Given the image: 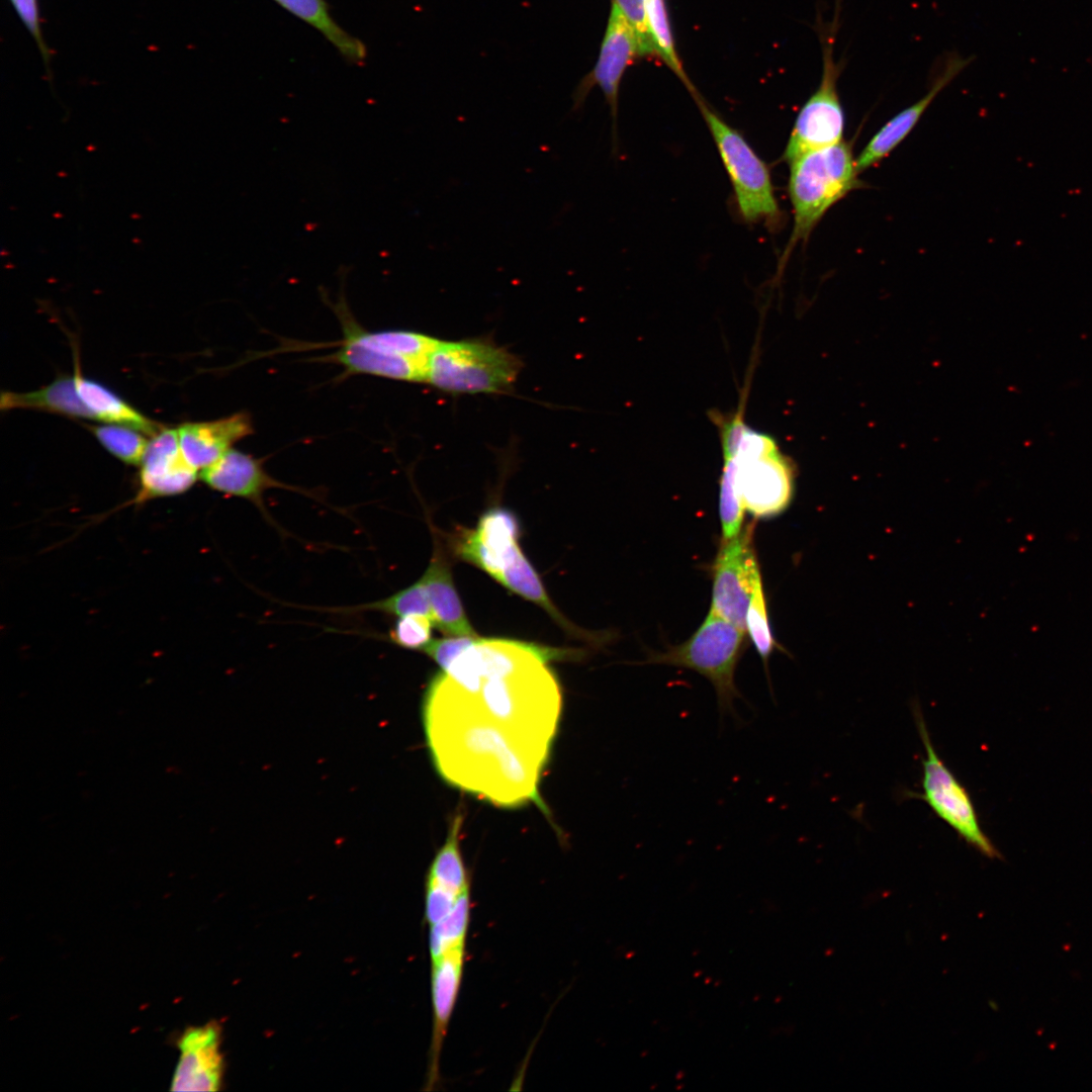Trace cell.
Listing matches in <instances>:
<instances>
[{"label": "cell", "instance_id": "1", "mask_svg": "<svg viewBox=\"0 0 1092 1092\" xmlns=\"http://www.w3.org/2000/svg\"><path fill=\"white\" fill-rule=\"evenodd\" d=\"M583 653L580 649L477 636L446 669L435 674L426 694L549 757L561 711V690L548 663L577 659Z\"/></svg>", "mask_w": 1092, "mask_h": 1092}, {"label": "cell", "instance_id": "2", "mask_svg": "<svg viewBox=\"0 0 1092 1092\" xmlns=\"http://www.w3.org/2000/svg\"><path fill=\"white\" fill-rule=\"evenodd\" d=\"M521 527L509 509L485 511L474 528L456 527L448 534L453 555L483 570L512 593L543 609L568 634L589 643L605 640L598 633L577 627L557 609L534 566L524 555L519 538Z\"/></svg>", "mask_w": 1092, "mask_h": 1092}, {"label": "cell", "instance_id": "3", "mask_svg": "<svg viewBox=\"0 0 1092 1092\" xmlns=\"http://www.w3.org/2000/svg\"><path fill=\"white\" fill-rule=\"evenodd\" d=\"M789 164L794 228L783 263L800 241H807L824 214L860 185L851 146L843 141L807 152Z\"/></svg>", "mask_w": 1092, "mask_h": 1092}, {"label": "cell", "instance_id": "4", "mask_svg": "<svg viewBox=\"0 0 1092 1092\" xmlns=\"http://www.w3.org/2000/svg\"><path fill=\"white\" fill-rule=\"evenodd\" d=\"M745 633L710 610L686 641L663 652L649 653L642 663L678 666L700 673L715 690L720 718L740 722L735 701L744 698L736 686L735 673L745 648Z\"/></svg>", "mask_w": 1092, "mask_h": 1092}, {"label": "cell", "instance_id": "5", "mask_svg": "<svg viewBox=\"0 0 1092 1092\" xmlns=\"http://www.w3.org/2000/svg\"><path fill=\"white\" fill-rule=\"evenodd\" d=\"M342 323L344 338L331 359L347 373L425 381L427 362L438 339L406 330L367 331L348 316Z\"/></svg>", "mask_w": 1092, "mask_h": 1092}, {"label": "cell", "instance_id": "6", "mask_svg": "<svg viewBox=\"0 0 1092 1092\" xmlns=\"http://www.w3.org/2000/svg\"><path fill=\"white\" fill-rule=\"evenodd\" d=\"M519 357L486 339L438 341L425 381L451 393H503L516 382Z\"/></svg>", "mask_w": 1092, "mask_h": 1092}, {"label": "cell", "instance_id": "7", "mask_svg": "<svg viewBox=\"0 0 1092 1092\" xmlns=\"http://www.w3.org/2000/svg\"><path fill=\"white\" fill-rule=\"evenodd\" d=\"M696 102L730 178L740 215L749 223L761 221L768 228L778 226L781 210L767 166L743 135L700 96Z\"/></svg>", "mask_w": 1092, "mask_h": 1092}, {"label": "cell", "instance_id": "8", "mask_svg": "<svg viewBox=\"0 0 1092 1092\" xmlns=\"http://www.w3.org/2000/svg\"><path fill=\"white\" fill-rule=\"evenodd\" d=\"M836 24L837 17L828 29L820 31L822 75L817 89L795 119L784 152L788 163L807 152L842 142L844 112L837 89L842 64L835 59Z\"/></svg>", "mask_w": 1092, "mask_h": 1092}, {"label": "cell", "instance_id": "9", "mask_svg": "<svg viewBox=\"0 0 1092 1092\" xmlns=\"http://www.w3.org/2000/svg\"><path fill=\"white\" fill-rule=\"evenodd\" d=\"M926 756L923 760V794L920 798L968 844L989 858H1001L998 849L983 831L973 801L966 788L936 753L922 713L915 711Z\"/></svg>", "mask_w": 1092, "mask_h": 1092}, {"label": "cell", "instance_id": "10", "mask_svg": "<svg viewBox=\"0 0 1092 1092\" xmlns=\"http://www.w3.org/2000/svg\"><path fill=\"white\" fill-rule=\"evenodd\" d=\"M754 525L749 523L734 538L722 540L712 565L710 610L745 632L751 596L761 579L753 543Z\"/></svg>", "mask_w": 1092, "mask_h": 1092}, {"label": "cell", "instance_id": "11", "mask_svg": "<svg viewBox=\"0 0 1092 1092\" xmlns=\"http://www.w3.org/2000/svg\"><path fill=\"white\" fill-rule=\"evenodd\" d=\"M646 53L633 27L612 4L596 65L577 84L572 94V111L580 109L590 90L599 86L609 105L613 122V143L617 148L619 90L625 71Z\"/></svg>", "mask_w": 1092, "mask_h": 1092}, {"label": "cell", "instance_id": "12", "mask_svg": "<svg viewBox=\"0 0 1092 1092\" xmlns=\"http://www.w3.org/2000/svg\"><path fill=\"white\" fill-rule=\"evenodd\" d=\"M736 486L745 511L756 519L783 513L794 494L793 463L779 449L752 459L736 461Z\"/></svg>", "mask_w": 1092, "mask_h": 1092}, {"label": "cell", "instance_id": "13", "mask_svg": "<svg viewBox=\"0 0 1092 1092\" xmlns=\"http://www.w3.org/2000/svg\"><path fill=\"white\" fill-rule=\"evenodd\" d=\"M197 476L182 453L177 429L163 428L149 441L141 462L140 498L182 493Z\"/></svg>", "mask_w": 1092, "mask_h": 1092}, {"label": "cell", "instance_id": "14", "mask_svg": "<svg viewBox=\"0 0 1092 1092\" xmlns=\"http://www.w3.org/2000/svg\"><path fill=\"white\" fill-rule=\"evenodd\" d=\"M972 61L952 54L948 56L942 68L936 74L928 91L915 103L900 111L885 123L869 141L856 158L860 172L877 165L885 159L911 132L922 114L935 97L945 88Z\"/></svg>", "mask_w": 1092, "mask_h": 1092}, {"label": "cell", "instance_id": "15", "mask_svg": "<svg viewBox=\"0 0 1092 1092\" xmlns=\"http://www.w3.org/2000/svg\"><path fill=\"white\" fill-rule=\"evenodd\" d=\"M181 1052L172 1091H216L222 1075L219 1028L214 1023L188 1028L179 1040Z\"/></svg>", "mask_w": 1092, "mask_h": 1092}, {"label": "cell", "instance_id": "16", "mask_svg": "<svg viewBox=\"0 0 1092 1092\" xmlns=\"http://www.w3.org/2000/svg\"><path fill=\"white\" fill-rule=\"evenodd\" d=\"M199 477L211 489L247 499L262 513H266L263 496L268 489L280 487L298 490L269 475L262 462L252 455L234 448L202 469Z\"/></svg>", "mask_w": 1092, "mask_h": 1092}, {"label": "cell", "instance_id": "17", "mask_svg": "<svg viewBox=\"0 0 1092 1092\" xmlns=\"http://www.w3.org/2000/svg\"><path fill=\"white\" fill-rule=\"evenodd\" d=\"M253 429L250 415L237 413L214 421L185 423L177 432L184 457L195 469L202 470L250 436Z\"/></svg>", "mask_w": 1092, "mask_h": 1092}, {"label": "cell", "instance_id": "18", "mask_svg": "<svg viewBox=\"0 0 1092 1092\" xmlns=\"http://www.w3.org/2000/svg\"><path fill=\"white\" fill-rule=\"evenodd\" d=\"M465 944L447 951L432 963L433 1032L430 1046L428 1089L439 1082V1059L462 981Z\"/></svg>", "mask_w": 1092, "mask_h": 1092}, {"label": "cell", "instance_id": "19", "mask_svg": "<svg viewBox=\"0 0 1092 1092\" xmlns=\"http://www.w3.org/2000/svg\"><path fill=\"white\" fill-rule=\"evenodd\" d=\"M421 578L427 589L435 627L446 636H478L464 611L445 550L439 542Z\"/></svg>", "mask_w": 1092, "mask_h": 1092}, {"label": "cell", "instance_id": "20", "mask_svg": "<svg viewBox=\"0 0 1092 1092\" xmlns=\"http://www.w3.org/2000/svg\"><path fill=\"white\" fill-rule=\"evenodd\" d=\"M0 408L2 411L36 410L73 418L94 419L78 392L75 374L61 376L34 391H3L0 397Z\"/></svg>", "mask_w": 1092, "mask_h": 1092}, {"label": "cell", "instance_id": "21", "mask_svg": "<svg viewBox=\"0 0 1092 1092\" xmlns=\"http://www.w3.org/2000/svg\"><path fill=\"white\" fill-rule=\"evenodd\" d=\"M287 12L317 30L350 64L363 65L367 49L333 17L326 0H273Z\"/></svg>", "mask_w": 1092, "mask_h": 1092}, {"label": "cell", "instance_id": "22", "mask_svg": "<svg viewBox=\"0 0 1092 1092\" xmlns=\"http://www.w3.org/2000/svg\"><path fill=\"white\" fill-rule=\"evenodd\" d=\"M78 392L93 418L108 424L135 429L153 437L163 426L147 418L104 385L75 372Z\"/></svg>", "mask_w": 1092, "mask_h": 1092}, {"label": "cell", "instance_id": "23", "mask_svg": "<svg viewBox=\"0 0 1092 1092\" xmlns=\"http://www.w3.org/2000/svg\"><path fill=\"white\" fill-rule=\"evenodd\" d=\"M742 405L732 416L712 414L720 432V442L724 458L736 461L756 458L778 450L774 438L748 427L743 419Z\"/></svg>", "mask_w": 1092, "mask_h": 1092}, {"label": "cell", "instance_id": "24", "mask_svg": "<svg viewBox=\"0 0 1092 1092\" xmlns=\"http://www.w3.org/2000/svg\"><path fill=\"white\" fill-rule=\"evenodd\" d=\"M645 20L656 57L672 71L695 98L699 96L677 55L665 0H645Z\"/></svg>", "mask_w": 1092, "mask_h": 1092}, {"label": "cell", "instance_id": "25", "mask_svg": "<svg viewBox=\"0 0 1092 1092\" xmlns=\"http://www.w3.org/2000/svg\"><path fill=\"white\" fill-rule=\"evenodd\" d=\"M461 826L462 816L457 815L451 824L444 845L431 864L427 880L457 895L469 888V879L459 847Z\"/></svg>", "mask_w": 1092, "mask_h": 1092}, {"label": "cell", "instance_id": "26", "mask_svg": "<svg viewBox=\"0 0 1092 1092\" xmlns=\"http://www.w3.org/2000/svg\"><path fill=\"white\" fill-rule=\"evenodd\" d=\"M470 920L469 888L459 896L451 912L440 922L430 926V954L432 963L450 949L465 944Z\"/></svg>", "mask_w": 1092, "mask_h": 1092}, {"label": "cell", "instance_id": "27", "mask_svg": "<svg viewBox=\"0 0 1092 1092\" xmlns=\"http://www.w3.org/2000/svg\"><path fill=\"white\" fill-rule=\"evenodd\" d=\"M331 611L345 613L359 611H377L397 617L411 614H421L428 616L433 620L427 589L421 577L415 583L389 596L388 598L353 607L338 608L337 610L331 609Z\"/></svg>", "mask_w": 1092, "mask_h": 1092}, {"label": "cell", "instance_id": "28", "mask_svg": "<svg viewBox=\"0 0 1092 1092\" xmlns=\"http://www.w3.org/2000/svg\"><path fill=\"white\" fill-rule=\"evenodd\" d=\"M736 463L724 458L720 476L719 514L722 540L737 536L743 529L744 506L736 486Z\"/></svg>", "mask_w": 1092, "mask_h": 1092}, {"label": "cell", "instance_id": "29", "mask_svg": "<svg viewBox=\"0 0 1092 1092\" xmlns=\"http://www.w3.org/2000/svg\"><path fill=\"white\" fill-rule=\"evenodd\" d=\"M100 444L115 457L127 464H141L149 441L144 433L120 425H103L91 428Z\"/></svg>", "mask_w": 1092, "mask_h": 1092}, {"label": "cell", "instance_id": "30", "mask_svg": "<svg viewBox=\"0 0 1092 1092\" xmlns=\"http://www.w3.org/2000/svg\"><path fill=\"white\" fill-rule=\"evenodd\" d=\"M746 632L764 665L776 648L767 615L766 599L760 579L753 590L746 615Z\"/></svg>", "mask_w": 1092, "mask_h": 1092}, {"label": "cell", "instance_id": "31", "mask_svg": "<svg viewBox=\"0 0 1092 1092\" xmlns=\"http://www.w3.org/2000/svg\"><path fill=\"white\" fill-rule=\"evenodd\" d=\"M433 626V620L425 615L401 616L392 627L389 638L398 647L423 651L432 640Z\"/></svg>", "mask_w": 1092, "mask_h": 1092}, {"label": "cell", "instance_id": "32", "mask_svg": "<svg viewBox=\"0 0 1092 1092\" xmlns=\"http://www.w3.org/2000/svg\"><path fill=\"white\" fill-rule=\"evenodd\" d=\"M17 17L35 41L43 64H51V51L42 35L41 20L37 0H9Z\"/></svg>", "mask_w": 1092, "mask_h": 1092}, {"label": "cell", "instance_id": "33", "mask_svg": "<svg viewBox=\"0 0 1092 1092\" xmlns=\"http://www.w3.org/2000/svg\"><path fill=\"white\" fill-rule=\"evenodd\" d=\"M635 30L647 57H656L645 20V0H612Z\"/></svg>", "mask_w": 1092, "mask_h": 1092}, {"label": "cell", "instance_id": "34", "mask_svg": "<svg viewBox=\"0 0 1092 1092\" xmlns=\"http://www.w3.org/2000/svg\"><path fill=\"white\" fill-rule=\"evenodd\" d=\"M460 895L427 881L425 916L430 926L451 912Z\"/></svg>", "mask_w": 1092, "mask_h": 1092}, {"label": "cell", "instance_id": "35", "mask_svg": "<svg viewBox=\"0 0 1092 1092\" xmlns=\"http://www.w3.org/2000/svg\"><path fill=\"white\" fill-rule=\"evenodd\" d=\"M474 637L477 636H449L432 639L423 652L430 656L441 670H444L470 644Z\"/></svg>", "mask_w": 1092, "mask_h": 1092}]
</instances>
